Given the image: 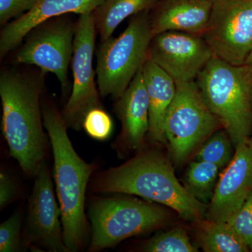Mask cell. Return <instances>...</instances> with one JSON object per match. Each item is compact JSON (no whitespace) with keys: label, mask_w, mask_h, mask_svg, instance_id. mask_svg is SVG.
<instances>
[{"label":"cell","mask_w":252,"mask_h":252,"mask_svg":"<svg viewBox=\"0 0 252 252\" xmlns=\"http://www.w3.org/2000/svg\"><path fill=\"white\" fill-rule=\"evenodd\" d=\"M36 1L37 0H0V25L4 27L21 17L32 9Z\"/></svg>","instance_id":"obj_26"},{"label":"cell","mask_w":252,"mask_h":252,"mask_svg":"<svg viewBox=\"0 0 252 252\" xmlns=\"http://www.w3.org/2000/svg\"><path fill=\"white\" fill-rule=\"evenodd\" d=\"M222 128L205 103L196 81L176 84L175 97L164 125L166 144L176 162H185L200 144Z\"/></svg>","instance_id":"obj_7"},{"label":"cell","mask_w":252,"mask_h":252,"mask_svg":"<svg viewBox=\"0 0 252 252\" xmlns=\"http://www.w3.org/2000/svg\"><path fill=\"white\" fill-rule=\"evenodd\" d=\"M200 92L233 145L250 140L252 132V72L214 57L197 77Z\"/></svg>","instance_id":"obj_4"},{"label":"cell","mask_w":252,"mask_h":252,"mask_svg":"<svg viewBox=\"0 0 252 252\" xmlns=\"http://www.w3.org/2000/svg\"><path fill=\"white\" fill-rule=\"evenodd\" d=\"M158 0H104L94 14L101 41L112 36L118 26L135 15L153 9Z\"/></svg>","instance_id":"obj_18"},{"label":"cell","mask_w":252,"mask_h":252,"mask_svg":"<svg viewBox=\"0 0 252 252\" xmlns=\"http://www.w3.org/2000/svg\"><path fill=\"white\" fill-rule=\"evenodd\" d=\"M203 37L215 57L244 64L252 48V0H210Z\"/></svg>","instance_id":"obj_8"},{"label":"cell","mask_w":252,"mask_h":252,"mask_svg":"<svg viewBox=\"0 0 252 252\" xmlns=\"http://www.w3.org/2000/svg\"><path fill=\"white\" fill-rule=\"evenodd\" d=\"M200 241L206 252H248L246 243L228 222L208 220L201 225Z\"/></svg>","instance_id":"obj_19"},{"label":"cell","mask_w":252,"mask_h":252,"mask_svg":"<svg viewBox=\"0 0 252 252\" xmlns=\"http://www.w3.org/2000/svg\"><path fill=\"white\" fill-rule=\"evenodd\" d=\"M210 11V0H158L149 11L152 34L177 31L203 36Z\"/></svg>","instance_id":"obj_15"},{"label":"cell","mask_w":252,"mask_h":252,"mask_svg":"<svg viewBox=\"0 0 252 252\" xmlns=\"http://www.w3.org/2000/svg\"><path fill=\"white\" fill-rule=\"evenodd\" d=\"M142 250L147 252H198L190 243L187 232L181 228L156 235L144 244Z\"/></svg>","instance_id":"obj_22"},{"label":"cell","mask_w":252,"mask_h":252,"mask_svg":"<svg viewBox=\"0 0 252 252\" xmlns=\"http://www.w3.org/2000/svg\"><path fill=\"white\" fill-rule=\"evenodd\" d=\"M230 142L224 129L217 130L205 141L195 155V160L212 162L220 168L226 166L234 155Z\"/></svg>","instance_id":"obj_21"},{"label":"cell","mask_w":252,"mask_h":252,"mask_svg":"<svg viewBox=\"0 0 252 252\" xmlns=\"http://www.w3.org/2000/svg\"><path fill=\"white\" fill-rule=\"evenodd\" d=\"M21 216L15 213L0 225V252H15L20 250Z\"/></svg>","instance_id":"obj_25"},{"label":"cell","mask_w":252,"mask_h":252,"mask_svg":"<svg viewBox=\"0 0 252 252\" xmlns=\"http://www.w3.org/2000/svg\"><path fill=\"white\" fill-rule=\"evenodd\" d=\"M95 189L104 193L137 195L170 207L190 221H202L207 210L205 203L179 182L168 159L155 152L139 154L104 172L96 182Z\"/></svg>","instance_id":"obj_1"},{"label":"cell","mask_w":252,"mask_h":252,"mask_svg":"<svg viewBox=\"0 0 252 252\" xmlns=\"http://www.w3.org/2000/svg\"><path fill=\"white\" fill-rule=\"evenodd\" d=\"M14 182L4 172L0 173V207L4 208L12 200L14 195Z\"/></svg>","instance_id":"obj_27"},{"label":"cell","mask_w":252,"mask_h":252,"mask_svg":"<svg viewBox=\"0 0 252 252\" xmlns=\"http://www.w3.org/2000/svg\"><path fill=\"white\" fill-rule=\"evenodd\" d=\"M76 24L62 16L50 19L33 29L18 50L16 61L55 74L67 92L68 69L74 53Z\"/></svg>","instance_id":"obj_10"},{"label":"cell","mask_w":252,"mask_h":252,"mask_svg":"<svg viewBox=\"0 0 252 252\" xmlns=\"http://www.w3.org/2000/svg\"><path fill=\"white\" fill-rule=\"evenodd\" d=\"M215 55L203 36L177 31L156 34L149 45L148 59L176 84L195 81Z\"/></svg>","instance_id":"obj_11"},{"label":"cell","mask_w":252,"mask_h":252,"mask_svg":"<svg viewBox=\"0 0 252 252\" xmlns=\"http://www.w3.org/2000/svg\"><path fill=\"white\" fill-rule=\"evenodd\" d=\"M250 140H251L252 143V139L250 138Z\"/></svg>","instance_id":"obj_29"},{"label":"cell","mask_w":252,"mask_h":252,"mask_svg":"<svg viewBox=\"0 0 252 252\" xmlns=\"http://www.w3.org/2000/svg\"><path fill=\"white\" fill-rule=\"evenodd\" d=\"M152 37L147 11L131 17L128 26L117 37L101 41L95 70L101 96L117 99L124 94L148 60Z\"/></svg>","instance_id":"obj_5"},{"label":"cell","mask_w":252,"mask_h":252,"mask_svg":"<svg viewBox=\"0 0 252 252\" xmlns=\"http://www.w3.org/2000/svg\"><path fill=\"white\" fill-rule=\"evenodd\" d=\"M244 64L246 65L252 72V48L248 57H247L246 60H245V62L244 63Z\"/></svg>","instance_id":"obj_28"},{"label":"cell","mask_w":252,"mask_h":252,"mask_svg":"<svg viewBox=\"0 0 252 252\" xmlns=\"http://www.w3.org/2000/svg\"><path fill=\"white\" fill-rule=\"evenodd\" d=\"M252 192V143L235 146L233 158L220 175L210 206L209 220L227 221L238 211Z\"/></svg>","instance_id":"obj_13"},{"label":"cell","mask_w":252,"mask_h":252,"mask_svg":"<svg viewBox=\"0 0 252 252\" xmlns=\"http://www.w3.org/2000/svg\"><path fill=\"white\" fill-rule=\"evenodd\" d=\"M41 94L39 81L11 71L1 73L2 134L10 156L31 177L37 173L46 153Z\"/></svg>","instance_id":"obj_2"},{"label":"cell","mask_w":252,"mask_h":252,"mask_svg":"<svg viewBox=\"0 0 252 252\" xmlns=\"http://www.w3.org/2000/svg\"><path fill=\"white\" fill-rule=\"evenodd\" d=\"M143 67L117 99L114 111L122 124L120 140L131 149L143 147L149 127V100Z\"/></svg>","instance_id":"obj_16"},{"label":"cell","mask_w":252,"mask_h":252,"mask_svg":"<svg viewBox=\"0 0 252 252\" xmlns=\"http://www.w3.org/2000/svg\"><path fill=\"white\" fill-rule=\"evenodd\" d=\"M42 114L54 154V180L61 211L63 241L68 251L75 252L85 238L86 190L94 167L74 150L61 113L54 106L45 104Z\"/></svg>","instance_id":"obj_3"},{"label":"cell","mask_w":252,"mask_h":252,"mask_svg":"<svg viewBox=\"0 0 252 252\" xmlns=\"http://www.w3.org/2000/svg\"><path fill=\"white\" fill-rule=\"evenodd\" d=\"M220 169L212 162H192L187 173V189L202 203H207L213 196Z\"/></svg>","instance_id":"obj_20"},{"label":"cell","mask_w":252,"mask_h":252,"mask_svg":"<svg viewBox=\"0 0 252 252\" xmlns=\"http://www.w3.org/2000/svg\"><path fill=\"white\" fill-rule=\"evenodd\" d=\"M226 222L234 228L252 252V192L243 206Z\"/></svg>","instance_id":"obj_24"},{"label":"cell","mask_w":252,"mask_h":252,"mask_svg":"<svg viewBox=\"0 0 252 252\" xmlns=\"http://www.w3.org/2000/svg\"><path fill=\"white\" fill-rule=\"evenodd\" d=\"M143 74L149 100V127L147 138L166 144L164 125L169 107L176 94V83L153 61L147 60Z\"/></svg>","instance_id":"obj_17"},{"label":"cell","mask_w":252,"mask_h":252,"mask_svg":"<svg viewBox=\"0 0 252 252\" xmlns=\"http://www.w3.org/2000/svg\"><path fill=\"white\" fill-rule=\"evenodd\" d=\"M90 251L111 248L126 239L156 229L166 222L162 207L129 198H98L89 207Z\"/></svg>","instance_id":"obj_6"},{"label":"cell","mask_w":252,"mask_h":252,"mask_svg":"<svg viewBox=\"0 0 252 252\" xmlns=\"http://www.w3.org/2000/svg\"><path fill=\"white\" fill-rule=\"evenodd\" d=\"M112 118L103 109L96 107L86 114L83 128L91 137L97 140L109 138L113 131Z\"/></svg>","instance_id":"obj_23"},{"label":"cell","mask_w":252,"mask_h":252,"mask_svg":"<svg viewBox=\"0 0 252 252\" xmlns=\"http://www.w3.org/2000/svg\"><path fill=\"white\" fill-rule=\"evenodd\" d=\"M34 177L23 238L24 245L35 244L51 252H69L63 241L61 208L46 162H43Z\"/></svg>","instance_id":"obj_12"},{"label":"cell","mask_w":252,"mask_h":252,"mask_svg":"<svg viewBox=\"0 0 252 252\" xmlns=\"http://www.w3.org/2000/svg\"><path fill=\"white\" fill-rule=\"evenodd\" d=\"M95 21L92 13L80 15L76 23L74 53L72 60L73 85L70 97L61 114L67 127L80 130L84 117L91 109L100 107L93 67Z\"/></svg>","instance_id":"obj_9"},{"label":"cell","mask_w":252,"mask_h":252,"mask_svg":"<svg viewBox=\"0 0 252 252\" xmlns=\"http://www.w3.org/2000/svg\"><path fill=\"white\" fill-rule=\"evenodd\" d=\"M104 0H37L32 9L3 27L0 33V57L16 49L33 29L52 18L67 14L94 12Z\"/></svg>","instance_id":"obj_14"}]
</instances>
